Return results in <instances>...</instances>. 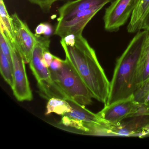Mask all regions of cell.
Listing matches in <instances>:
<instances>
[{
  "mask_svg": "<svg viewBox=\"0 0 149 149\" xmlns=\"http://www.w3.org/2000/svg\"><path fill=\"white\" fill-rule=\"evenodd\" d=\"M75 36L74 42L70 45L61 40L66 58L75 69L93 98L105 105L109 93L110 82L98 61L95 50L82 34Z\"/></svg>",
  "mask_w": 149,
  "mask_h": 149,
  "instance_id": "1",
  "label": "cell"
},
{
  "mask_svg": "<svg viewBox=\"0 0 149 149\" xmlns=\"http://www.w3.org/2000/svg\"><path fill=\"white\" fill-rule=\"evenodd\" d=\"M149 31H139L117 61L106 104L129 97L136 90V74L138 63Z\"/></svg>",
  "mask_w": 149,
  "mask_h": 149,
  "instance_id": "2",
  "label": "cell"
},
{
  "mask_svg": "<svg viewBox=\"0 0 149 149\" xmlns=\"http://www.w3.org/2000/svg\"><path fill=\"white\" fill-rule=\"evenodd\" d=\"M50 71L52 80L67 97V101L84 106L91 104L93 97L91 92L67 58L61 69Z\"/></svg>",
  "mask_w": 149,
  "mask_h": 149,
  "instance_id": "3",
  "label": "cell"
},
{
  "mask_svg": "<svg viewBox=\"0 0 149 149\" xmlns=\"http://www.w3.org/2000/svg\"><path fill=\"white\" fill-rule=\"evenodd\" d=\"M50 43L49 37H38L33 49L29 67L37 81L39 94L42 97L48 100L52 97L66 100L64 94L52 80L49 68L44 66L42 63L43 54L49 50Z\"/></svg>",
  "mask_w": 149,
  "mask_h": 149,
  "instance_id": "4",
  "label": "cell"
},
{
  "mask_svg": "<svg viewBox=\"0 0 149 149\" xmlns=\"http://www.w3.org/2000/svg\"><path fill=\"white\" fill-rule=\"evenodd\" d=\"M13 68L14 95L20 102L31 101L33 94L26 71L25 61L14 42L9 39Z\"/></svg>",
  "mask_w": 149,
  "mask_h": 149,
  "instance_id": "5",
  "label": "cell"
},
{
  "mask_svg": "<svg viewBox=\"0 0 149 149\" xmlns=\"http://www.w3.org/2000/svg\"><path fill=\"white\" fill-rule=\"evenodd\" d=\"M139 102L135 100L134 95L116 101L97 113L103 123L117 125L125 118H131L136 111Z\"/></svg>",
  "mask_w": 149,
  "mask_h": 149,
  "instance_id": "6",
  "label": "cell"
},
{
  "mask_svg": "<svg viewBox=\"0 0 149 149\" xmlns=\"http://www.w3.org/2000/svg\"><path fill=\"white\" fill-rule=\"evenodd\" d=\"M137 0H114L105 9L103 17L104 29L116 32L131 17Z\"/></svg>",
  "mask_w": 149,
  "mask_h": 149,
  "instance_id": "7",
  "label": "cell"
},
{
  "mask_svg": "<svg viewBox=\"0 0 149 149\" xmlns=\"http://www.w3.org/2000/svg\"><path fill=\"white\" fill-rule=\"evenodd\" d=\"M104 7L98 6L81 11L68 19L57 21L54 35L62 39L69 35L82 34L87 24Z\"/></svg>",
  "mask_w": 149,
  "mask_h": 149,
  "instance_id": "8",
  "label": "cell"
},
{
  "mask_svg": "<svg viewBox=\"0 0 149 149\" xmlns=\"http://www.w3.org/2000/svg\"><path fill=\"white\" fill-rule=\"evenodd\" d=\"M11 16L14 30L15 43L25 63H29L38 37L31 32L26 23L21 19L16 13Z\"/></svg>",
  "mask_w": 149,
  "mask_h": 149,
  "instance_id": "9",
  "label": "cell"
},
{
  "mask_svg": "<svg viewBox=\"0 0 149 149\" xmlns=\"http://www.w3.org/2000/svg\"><path fill=\"white\" fill-rule=\"evenodd\" d=\"M131 118L130 121H123L117 125H106L111 136L143 137L149 136L145 129L149 126V116H139Z\"/></svg>",
  "mask_w": 149,
  "mask_h": 149,
  "instance_id": "10",
  "label": "cell"
},
{
  "mask_svg": "<svg viewBox=\"0 0 149 149\" xmlns=\"http://www.w3.org/2000/svg\"><path fill=\"white\" fill-rule=\"evenodd\" d=\"M114 0H74L66 2L58 9L57 21L70 19L81 11L98 6H104Z\"/></svg>",
  "mask_w": 149,
  "mask_h": 149,
  "instance_id": "11",
  "label": "cell"
},
{
  "mask_svg": "<svg viewBox=\"0 0 149 149\" xmlns=\"http://www.w3.org/2000/svg\"><path fill=\"white\" fill-rule=\"evenodd\" d=\"M149 13V0H137L127 26L128 33H137L142 30L143 23Z\"/></svg>",
  "mask_w": 149,
  "mask_h": 149,
  "instance_id": "12",
  "label": "cell"
},
{
  "mask_svg": "<svg viewBox=\"0 0 149 149\" xmlns=\"http://www.w3.org/2000/svg\"><path fill=\"white\" fill-rule=\"evenodd\" d=\"M149 79V42L147 41L146 40L141 52L137 67L136 74V90Z\"/></svg>",
  "mask_w": 149,
  "mask_h": 149,
  "instance_id": "13",
  "label": "cell"
},
{
  "mask_svg": "<svg viewBox=\"0 0 149 149\" xmlns=\"http://www.w3.org/2000/svg\"><path fill=\"white\" fill-rule=\"evenodd\" d=\"M68 101L72 107V110L66 113L65 116L84 122L102 123L97 114L86 109L85 106L78 104L73 101Z\"/></svg>",
  "mask_w": 149,
  "mask_h": 149,
  "instance_id": "14",
  "label": "cell"
},
{
  "mask_svg": "<svg viewBox=\"0 0 149 149\" xmlns=\"http://www.w3.org/2000/svg\"><path fill=\"white\" fill-rule=\"evenodd\" d=\"M46 109V116L51 113H55L62 116L66 113L71 111L72 107L67 100L57 97H52L48 100Z\"/></svg>",
  "mask_w": 149,
  "mask_h": 149,
  "instance_id": "15",
  "label": "cell"
},
{
  "mask_svg": "<svg viewBox=\"0 0 149 149\" xmlns=\"http://www.w3.org/2000/svg\"><path fill=\"white\" fill-rule=\"evenodd\" d=\"M1 28L11 41L15 42L14 30L12 16L8 14L3 0L0 1Z\"/></svg>",
  "mask_w": 149,
  "mask_h": 149,
  "instance_id": "16",
  "label": "cell"
},
{
  "mask_svg": "<svg viewBox=\"0 0 149 149\" xmlns=\"http://www.w3.org/2000/svg\"><path fill=\"white\" fill-rule=\"evenodd\" d=\"M0 70L2 77L12 89L14 84L13 62L1 51H0Z\"/></svg>",
  "mask_w": 149,
  "mask_h": 149,
  "instance_id": "17",
  "label": "cell"
},
{
  "mask_svg": "<svg viewBox=\"0 0 149 149\" xmlns=\"http://www.w3.org/2000/svg\"><path fill=\"white\" fill-rule=\"evenodd\" d=\"M0 47H1L0 51H1L6 56H7L10 61L13 62L9 39L6 33L1 29V34H0Z\"/></svg>",
  "mask_w": 149,
  "mask_h": 149,
  "instance_id": "18",
  "label": "cell"
},
{
  "mask_svg": "<svg viewBox=\"0 0 149 149\" xmlns=\"http://www.w3.org/2000/svg\"><path fill=\"white\" fill-rule=\"evenodd\" d=\"M30 3L36 5L45 13H49L55 2L64 0H27Z\"/></svg>",
  "mask_w": 149,
  "mask_h": 149,
  "instance_id": "19",
  "label": "cell"
},
{
  "mask_svg": "<svg viewBox=\"0 0 149 149\" xmlns=\"http://www.w3.org/2000/svg\"><path fill=\"white\" fill-rule=\"evenodd\" d=\"M149 92V79L134 93L135 100L138 102H143L146 95Z\"/></svg>",
  "mask_w": 149,
  "mask_h": 149,
  "instance_id": "20",
  "label": "cell"
},
{
  "mask_svg": "<svg viewBox=\"0 0 149 149\" xmlns=\"http://www.w3.org/2000/svg\"><path fill=\"white\" fill-rule=\"evenodd\" d=\"M144 116H149V104L139 102L136 111L131 118Z\"/></svg>",
  "mask_w": 149,
  "mask_h": 149,
  "instance_id": "21",
  "label": "cell"
},
{
  "mask_svg": "<svg viewBox=\"0 0 149 149\" xmlns=\"http://www.w3.org/2000/svg\"><path fill=\"white\" fill-rule=\"evenodd\" d=\"M63 60L54 56V57L49 68V70L53 71H56L61 69L63 66Z\"/></svg>",
  "mask_w": 149,
  "mask_h": 149,
  "instance_id": "22",
  "label": "cell"
},
{
  "mask_svg": "<svg viewBox=\"0 0 149 149\" xmlns=\"http://www.w3.org/2000/svg\"><path fill=\"white\" fill-rule=\"evenodd\" d=\"M54 57V56L51 54L49 50L45 51L43 54L42 59L43 64L48 68H49Z\"/></svg>",
  "mask_w": 149,
  "mask_h": 149,
  "instance_id": "23",
  "label": "cell"
},
{
  "mask_svg": "<svg viewBox=\"0 0 149 149\" xmlns=\"http://www.w3.org/2000/svg\"><path fill=\"white\" fill-rule=\"evenodd\" d=\"M45 30V23H41L38 25L35 30V35L37 37L44 35Z\"/></svg>",
  "mask_w": 149,
  "mask_h": 149,
  "instance_id": "24",
  "label": "cell"
},
{
  "mask_svg": "<svg viewBox=\"0 0 149 149\" xmlns=\"http://www.w3.org/2000/svg\"><path fill=\"white\" fill-rule=\"evenodd\" d=\"M53 33V27L50 24L48 23H45V30L44 33V36L49 37L52 35Z\"/></svg>",
  "mask_w": 149,
  "mask_h": 149,
  "instance_id": "25",
  "label": "cell"
},
{
  "mask_svg": "<svg viewBox=\"0 0 149 149\" xmlns=\"http://www.w3.org/2000/svg\"><path fill=\"white\" fill-rule=\"evenodd\" d=\"M142 30H146L149 31V13L147 15V16L146 18L143 23Z\"/></svg>",
  "mask_w": 149,
  "mask_h": 149,
  "instance_id": "26",
  "label": "cell"
},
{
  "mask_svg": "<svg viewBox=\"0 0 149 149\" xmlns=\"http://www.w3.org/2000/svg\"><path fill=\"white\" fill-rule=\"evenodd\" d=\"M145 131L147 132H148V134H149V126H148V127H147V128H146V129H145Z\"/></svg>",
  "mask_w": 149,
  "mask_h": 149,
  "instance_id": "27",
  "label": "cell"
},
{
  "mask_svg": "<svg viewBox=\"0 0 149 149\" xmlns=\"http://www.w3.org/2000/svg\"><path fill=\"white\" fill-rule=\"evenodd\" d=\"M146 41H147L149 42V35H148V37H147V39H146Z\"/></svg>",
  "mask_w": 149,
  "mask_h": 149,
  "instance_id": "28",
  "label": "cell"
}]
</instances>
